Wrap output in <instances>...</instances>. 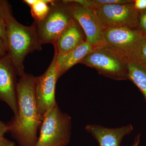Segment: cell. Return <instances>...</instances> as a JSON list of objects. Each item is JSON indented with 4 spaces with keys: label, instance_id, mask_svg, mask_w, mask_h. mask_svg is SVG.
I'll use <instances>...</instances> for the list:
<instances>
[{
    "label": "cell",
    "instance_id": "obj_5",
    "mask_svg": "<svg viewBox=\"0 0 146 146\" xmlns=\"http://www.w3.org/2000/svg\"><path fill=\"white\" fill-rule=\"evenodd\" d=\"M46 16L32 25L42 44H52L74 19L65 1H53Z\"/></svg>",
    "mask_w": 146,
    "mask_h": 146
},
{
    "label": "cell",
    "instance_id": "obj_19",
    "mask_svg": "<svg viewBox=\"0 0 146 146\" xmlns=\"http://www.w3.org/2000/svg\"><path fill=\"white\" fill-rule=\"evenodd\" d=\"M138 29L146 35V9L139 11Z\"/></svg>",
    "mask_w": 146,
    "mask_h": 146
},
{
    "label": "cell",
    "instance_id": "obj_16",
    "mask_svg": "<svg viewBox=\"0 0 146 146\" xmlns=\"http://www.w3.org/2000/svg\"><path fill=\"white\" fill-rule=\"evenodd\" d=\"M11 7L10 5L7 1L0 0V38L5 45L6 49V16L8 9Z\"/></svg>",
    "mask_w": 146,
    "mask_h": 146
},
{
    "label": "cell",
    "instance_id": "obj_14",
    "mask_svg": "<svg viewBox=\"0 0 146 146\" xmlns=\"http://www.w3.org/2000/svg\"><path fill=\"white\" fill-rule=\"evenodd\" d=\"M126 60L128 80L138 87L146 102V65L137 58Z\"/></svg>",
    "mask_w": 146,
    "mask_h": 146
},
{
    "label": "cell",
    "instance_id": "obj_8",
    "mask_svg": "<svg viewBox=\"0 0 146 146\" xmlns=\"http://www.w3.org/2000/svg\"><path fill=\"white\" fill-rule=\"evenodd\" d=\"M105 44L126 59L136 58L144 34L138 29L125 27L105 29Z\"/></svg>",
    "mask_w": 146,
    "mask_h": 146
},
{
    "label": "cell",
    "instance_id": "obj_24",
    "mask_svg": "<svg viewBox=\"0 0 146 146\" xmlns=\"http://www.w3.org/2000/svg\"><path fill=\"white\" fill-rule=\"evenodd\" d=\"M141 133H139L138 135H137L135 138V140H134V143L131 146H138L141 141Z\"/></svg>",
    "mask_w": 146,
    "mask_h": 146
},
{
    "label": "cell",
    "instance_id": "obj_20",
    "mask_svg": "<svg viewBox=\"0 0 146 146\" xmlns=\"http://www.w3.org/2000/svg\"><path fill=\"white\" fill-rule=\"evenodd\" d=\"M133 4L134 8L138 11L146 9V0H134Z\"/></svg>",
    "mask_w": 146,
    "mask_h": 146
},
{
    "label": "cell",
    "instance_id": "obj_2",
    "mask_svg": "<svg viewBox=\"0 0 146 146\" xmlns=\"http://www.w3.org/2000/svg\"><path fill=\"white\" fill-rule=\"evenodd\" d=\"M6 33L7 54L21 78L25 74L26 56L35 51L41 50L42 44L34 27L26 26L19 23L12 15L11 7L7 13Z\"/></svg>",
    "mask_w": 146,
    "mask_h": 146
},
{
    "label": "cell",
    "instance_id": "obj_7",
    "mask_svg": "<svg viewBox=\"0 0 146 146\" xmlns=\"http://www.w3.org/2000/svg\"><path fill=\"white\" fill-rule=\"evenodd\" d=\"M133 3L107 5L96 8L94 11L104 29H138L139 11L134 8Z\"/></svg>",
    "mask_w": 146,
    "mask_h": 146
},
{
    "label": "cell",
    "instance_id": "obj_9",
    "mask_svg": "<svg viewBox=\"0 0 146 146\" xmlns=\"http://www.w3.org/2000/svg\"><path fill=\"white\" fill-rule=\"evenodd\" d=\"M68 3L74 19L78 22L86 36V42L97 47L105 44L104 29L95 11L74 0L65 1Z\"/></svg>",
    "mask_w": 146,
    "mask_h": 146
},
{
    "label": "cell",
    "instance_id": "obj_17",
    "mask_svg": "<svg viewBox=\"0 0 146 146\" xmlns=\"http://www.w3.org/2000/svg\"><path fill=\"white\" fill-rule=\"evenodd\" d=\"M132 0H92L94 10L96 8L107 5L124 4L133 3Z\"/></svg>",
    "mask_w": 146,
    "mask_h": 146
},
{
    "label": "cell",
    "instance_id": "obj_4",
    "mask_svg": "<svg viewBox=\"0 0 146 146\" xmlns=\"http://www.w3.org/2000/svg\"><path fill=\"white\" fill-rule=\"evenodd\" d=\"M80 63L96 69L100 74L108 78L128 80L126 59L106 44L95 47Z\"/></svg>",
    "mask_w": 146,
    "mask_h": 146
},
{
    "label": "cell",
    "instance_id": "obj_11",
    "mask_svg": "<svg viewBox=\"0 0 146 146\" xmlns=\"http://www.w3.org/2000/svg\"><path fill=\"white\" fill-rule=\"evenodd\" d=\"M85 130L96 140L100 146H120L123 138L132 132L133 127L131 124L116 128L90 124L86 126Z\"/></svg>",
    "mask_w": 146,
    "mask_h": 146
},
{
    "label": "cell",
    "instance_id": "obj_21",
    "mask_svg": "<svg viewBox=\"0 0 146 146\" xmlns=\"http://www.w3.org/2000/svg\"><path fill=\"white\" fill-rule=\"evenodd\" d=\"M0 146H15V144L4 136H0Z\"/></svg>",
    "mask_w": 146,
    "mask_h": 146
},
{
    "label": "cell",
    "instance_id": "obj_10",
    "mask_svg": "<svg viewBox=\"0 0 146 146\" xmlns=\"http://www.w3.org/2000/svg\"><path fill=\"white\" fill-rule=\"evenodd\" d=\"M17 72L6 54L0 55V101L8 106L14 117L18 115Z\"/></svg>",
    "mask_w": 146,
    "mask_h": 146
},
{
    "label": "cell",
    "instance_id": "obj_6",
    "mask_svg": "<svg viewBox=\"0 0 146 146\" xmlns=\"http://www.w3.org/2000/svg\"><path fill=\"white\" fill-rule=\"evenodd\" d=\"M59 69L54 54L52 61L42 75L36 77L35 98L39 118L41 121L57 104L55 99L56 82L59 78Z\"/></svg>",
    "mask_w": 146,
    "mask_h": 146
},
{
    "label": "cell",
    "instance_id": "obj_12",
    "mask_svg": "<svg viewBox=\"0 0 146 146\" xmlns=\"http://www.w3.org/2000/svg\"><path fill=\"white\" fill-rule=\"evenodd\" d=\"M85 38L83 29L74 19L53 43L55 54H64L71 51L85 42Z\"/></svg>",
    "mask_w": 146,
    "mask_h": 146
},
{
    "label": "cell",
    "instance_id": "obj_3",
    "mask_svg": "<svg viewBox=\"0 0 146 146\" xmlns=\"http://www.w3.org/2000/svg\"><path fill=\"white\" fill-rule=\"evenodd\" d=\"M72 118L58 104L42 121L39 134L33 146H67L71 139Z\"/></svg>",
    "mask_w": 146,
    "mask_h": 146
},
{
    "label": "cell",
    "instance_id": "obj_22",
    "mask_svg": "<svg viewBox=\"0 0 146 146\" xmlns=\"http://www.w3.org/2000/svg\"><path fill=\"white\" fill-rule=\"evenodd\" d=\"M7 132H9L8 127L6 123L0 120V136H4Z\"/></svg>",
    "mask_w": 146,
    "mask_h": 146
},
{
    "label": "cell",
    "instance_id": "obj_18",
    "mask_svg": "<svg viewBox=\"0 0 146 146\" xmlns=\"http://www.w3.org/2000/svg\"><path fill=\"white\" fill-rule=\"evenodd\" d=\"M146 65V35H144L136 53V58Z\"/></svg>",
    "mask_w": 146,
    "mask_h": 146
},
{
    "label": "cell",
    "instance_id": "obj_23",
    "mask_svg": "<svg viewBox=\"0 0 146 146\" xmlns=\"http://www.w3.org/2000/svg\"><path fill=\"white\" fill-rule=\"evenodd\" d=\"M7 53L6 48L2 40L0 38V55H3Z\"/></svg>",
    "mask_w": 146,
    "mask_h": 146
},
{
    "label": "cell",
    "instance_id": "obj_1",
    "mask_svg": "<svg viewBox=\"0 0 146 146\" xmlns=\"http://www.w3.org/2000/svg\"><path fill=\"white\" fill-rule=\"evenodd\" d=\"M36 77L25 74L17 85L18 115L8 123L9 132L19 146H33L42 121L39 118L35 94Z\"/></svg>",
    "mask_w": 146,
    "mask_h": 146
},
{
    "label": "cell",
    "instance_id": "obj_13",
    "mask_svg": "<svg viewBox=\"0 0 146 146\" xmlns=\"http://www.w3.org/2000/svg\"><path fill=\"white\" fill-rule=\"evenodd\" d=\"M95 48L93 45L85 41L67 53L55 54L59 69V78L73 66L77 63H80Z\"/></svg>",
    "mask_w": 146,
    "mask_h": 146
},
{
    "label": "cell",
    "instance_id": "obj_15",
    "mask_svg": "<svg viewBox=\"0 0 146 146\" xmlns=\"http://www.w3.org/2000/svg\"><path fill=\"white\" fill-rule=\"evenodd\" d=\"M53 1V0H37L35 3L30 7L35 21H42L46 16L50 9L49 4Z\"/></svg>",
    "mask_w": 146,
    "mask_h": 146
}]
</instances>
